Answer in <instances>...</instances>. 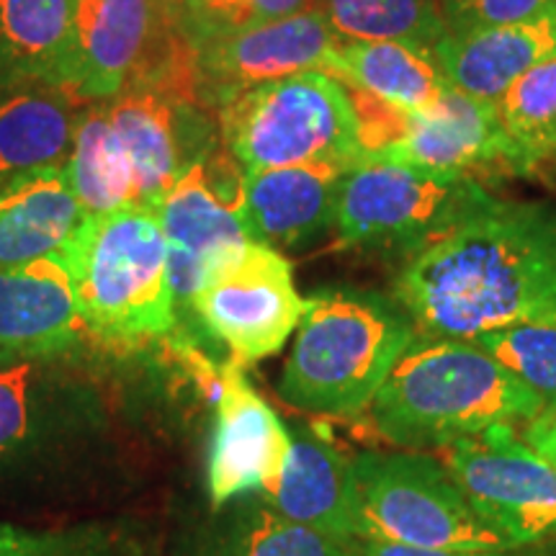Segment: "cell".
<instances>
[{
	"label": "cell",
	"instance_id": "obj_1",
	"mask_svg": "<svg viewBox=\"0 0 556 556\" xmlns=\"http://www.w3.org/2000/svg\"><path fill=\"white\" fill-rule=\"evenodd\" d=\"M392 296L441 338L556 319V206L490 197L400 263Z\"/></svg>",
	"mask_w": 556,
	"mask_h": 556
},
{
	"label": "cell",
	"instance_id": "obj_2",
	"mask_svg": "<svg viewBox=\"0 0 556 556\" xmlns=\"http://www.w3.org/2000/svg\"><path fill=\"white\" fill-rule=\"evenodd\" d=\"M111 413L80 358L0 364V505L75 497L114 446Z\"/></svg>",
	"mask_w": 556,
	"mask_h": 556
},
{
	"label": "cell",
	"instance_id": "obj_3",
	"mask_svg": "<svg viewBox=\"0 0 556 556\" xmlns=\"http://www.w3.org/2000/svg\"><path fill=\"white\" fill-rule=\"evenodd\" d=\"M544 400L475 340L417 332L368 415L394 448L443 451L495 426H523Z\"/></svg>",
	"mask_w": 556,
	"mask_h": 556
},
{
	"label": "cell",
	"instance_id": "obj_4",
	"mask_svg": "<svg viewBox=\"0 0 556 556\" xmlns=\"http://www.w3.org/2000/svg\"><path fill=\"white\" fill-rule=\"evenodd\" d=\"M60 255L90 343L119 356L168 343L178 299L168 240L152 208L86 214Z\"/></svg>",
	"mask_w": 556,
	"mask_h": 556
},
{
	"label": "cell",
	"instance_id": "obj_5",
	"mask_svg": "<svg viewBox=\"0 0 556 556\" xmlns=\"http://www.w3.org/2000/svg\"><path fill=\"white\" fill-rule=\"evenodd\" d=\"M417 332L407 309L381 291H317L296 328L278 397L319 417L366 413Z\"/></svg>",
	"mask_w": 556,
	"mask_h": 556
},
{
	"label": "cell",
	"instance_id": "obj_6",
	"mask_svg": "<svg viewBox=\"0 0 556 556\" xmlns=\"http://www.w3.org/2000/svg\"><path fill=\"white\" fill-rule=\"evenodd\" d=\"M222 142L242 170L343 165L368 155L351 88L323 70L263 83L219 103Z\"/></svg>",
	"mask_w": 556,
	"mask_h": 556
},
{
	"label": "cell",
	"instance_id": "obj_7",
	"mask_svg": "<svg viewBox=\"0 0 556 556\" xmlns=\"http://www.w3.org/2000/svg\"><path fill=\"white\" fill-rule=\"evenodd\" d=\"M197 80L173 0H75L60 88L78 103L111 101L137 83L189 88Z\"/></svg>",
	"mask_w": 556,
	"mask_h": 556
},
{
	"label": "cell",
	"instance_id": "obj_8",
	"mask_svg": "<svg viewBox=\"0 0 556 556\" xmlns=\"http://www.w3.org/2000/svg\"><path fill=\"white\" fill-rule=\"evenodd\" d=\"M356 539L417 548H513L475 510L443 467L422 451L353 456Z\"/></svg>",
	"mask_w": 556,
	"mask_h": 556
},
{
	"label": "cell",
	"instance_id": "obj_9",
	"mask_svg": "<svg viewBox=\"0 0 556 556\" xmlns=\"http://www.w3.org/2000/svg\"><path fill=\"white\" fill-rule=\"evenodd\" d=\"M490 197L475 176L368 155L340 180L332 229L338 245L371 250L402 263Z\"/></svg>",
	"mask_w": 556,
	"mask_h": 556
},
{
	"label": "cell",
	"instance_id": "obj_10",
	"mask_svg": "<svg viewBox=\"0 0 556 556\" xmlns=\"http://www.w3.org/2000/svg\"><path fill=\"white\" fill-rule=\"evenodd\" d=\"M201 325L240 366L276 356L294 336L307 299L276 248L248 240L208 263L189 299Z\"/></svg>",
	"mask_w": 556,
	"mask_h": 556
},
{
	"label": "cell",
	"instance_id": "obj_11",
	"mask_svg": "<svg viewBox=\"0 0 556 556\" xmlns=\"http://www.w3.org/2000/svg\"><path fill=\"white\" fill-rule=\"evenodd\" d=\"M475 510L518 552L556 554V467L516 433L495 426L441 454Z\"/></svg>",
	"mask_w": 556,
	"mask_h": 556
},
{
	"label": "cell",
	"instance_id": "obj_12",
	"mask_svg": "<svg viewBox=\"0 0 556 556\" xmlns=\"http://www.w3.org/2000/svg\"><path fill=\"white\" fill-rule=\"evenodd\" d=\"M245 170L232 155L212 148L180 176L152 208L170 250L173 291L189 304L208 263L250 238Z\"/></svg>",
	"mask_w": 556,
	"mask_h": 556
},
{
	"label": "cell",
	"instance_id": "obj_13",
	"mask_svg": "<svg viewBox=\"0 0 556 556\" xmlns=\"http://www.w3.org/2000/svg\"><path fill=\"white\" fill-rule=\"evenodd\" d=\"M201 99L137 83L106 101L109 119L135 176V206L155 208L173 184L214 148Z\"/></svg>",
	"mask_w": 556,
	"mask_h": 556
},
{
	"label": "cell",
	"instance_id": "obj_14",
	"mask_svg": "<svg viewBox=\"0 0 556 556\" xmlns=\"http://www.w3.org/2000/svg\"><path fill=\"white\" fill-rule=\"evenodd\" d=\"M245 366L214 368V435L206 486L212 505L225 507L245 495H268L287 469L291 430L250 384Z\"/></svg>",
	"mask_w": 556,
	"mask_h": 556
},
{
	"label": "cell",
	"instance_id": "obj_15",
	"mask_svg": "<svg viewBox=\"0 0 556 556\" xmlns=\"http://www.w3.org/2000/svg\"><path fill=\"white\" fill-rule=\"evenodd\" d=\"M340 39L319 9L214 34L193 45L201 99L225 103L263 83L328 67Z\"/></svg>",
	"mask_w": 556,
	"mask_h": 556
},
{
	"label": "cell",
	"instance_id": "obj_16",
	"mask_svg": "<svg viewBox=\"0 0 556 556\" xmlns=\"http://www.w3.org/2000/svg\"><path fill=\"white\" fill-rule=\"evenodd\" d=\"M88 343L60 253L0 270V364L80 358Z\"/></svg>",
	"mask_w": 556,
	"mask_h": 556
},
{
	"label": "cell",
	"instance_id": "obj_17",
	"mask_svg": "<svg viewBox=\"0 0 556 556\" xmlns=\"http://www.w3.org/2000/svg\"><path fill=\"white\" fill-rule=\"evenodd\" d=\"M371 157L464 176H475L479 170H507L505 137L495 103L454 86L433 106L413 114L400 111L392 139Z\"/></svg>",
	"mask_w": 556,
	"mask_h": 556
},
{
	"label": "cell",
	"instance_id": "obj_18",
	"mask_svg": "<svg viewBox=\"0 0 556 556\" xmlns=\"http://www.w3.org/2000/svg\"><path fill=\"white\" fill-rule=\"evenodd\" d=\"M343 165H289L245 170V219L250 238L270 248H304L328 235Z\"/></svg>",
	"mask_w": 556,
	"mask_h": 556
},
{
	"label": "cell",
	"instance_id": "obj_19",
	"mask_svg": "<svg viewBox=\"0 0 556 556\" xmlns=\"http://www.w3.org/2000/svg\"><path fill=\"white\" fill-rule=\"evenodd\" d=\"M433 52L451 86L495 103L520 75L556 58V11L516 24L448 34Z\"/></svg>",
	"mask_w": 556,
	"mask_h": 556
},
{
	"label": "cell",
	"instance_id": "obj_20",
	"mask_svg": "<svg viewBox=\"0 0 556 556\" xmlns=\"http://www.w3.org/2000/svg\"><path fill=\"white\" fill-rule=\"evenodd\" d=\"M278 516L325 536L351 541L353 526V456L312 428L291 433V454L281 479L268 495H258Z\"/></svg>",
	"mask_w": 556,
	"mask_h": 556
},
{
	"label": "cell",
	"instance_id": "obj_21",
	"mask_svg": "<svg viewBox=\"0 0 556 556\" xmlns=\"http://www.w3.org/2000/svg\"><path fill=\"white\" fill-rule=\"evenodd\" d=\"M86 217L65 165H50L0 184V270L34 263L70 240Z\"/></svg>",
	"mask_w": 556,
	"mask_h": 556
},
{
	"label": "cell",
	"instance_id": "obj_22",
	"mask_svg": "<svg viewBox=\"0 0 556 556\" xmlns=\"http://www.w3.org/2000/svg\"><path fill=\"white\" fill-rule=\"evenodd\" d=\"M325 73L402 114L433 106L451 88L433 50L402 41H340Z\"/></svg>",
	"mask_w": 556,
	"mask_h": 556
},
{
	"label": "cell",
	"instance_id": "obj_23",
	"mask_svg": "<svg viewBox=\"0 0 556 556\" xmlns=\"http://www.w3.org/2000/svg\"><path fill=\"white\" fill-rule=\"evenodd\" d=\"M78 111L73 96L45 83L0 90V184L65 165Z\"/></svg>",
	"mask_w": 556,
	"mask_h": 556
},
{
	"label": "cell",
	"instance_id": "obj_24",
	"mask_svg": "<svg viewBox=\"0 0 556 556\" xmlns=\"http://www.w3.org/2000/svg\"><path fill=\"white\" fill-rule=\"evenodd\" d=\"M75 0H0V90L60 88Z\"/></svg>",
	"mask_w": 556,
	"mask_h": 556
},
{
	"label": "cell",
	"instance_id": "obj_25",
	"mask_svg": "<svg viewBox=\"0 0 556 556\" xmlns=\"http://www.w3.org/2000/svg\"><path fill=\"white\" fill-rule=\"evenodd\" d=\"M208 528L197 556H358L353 539H332L278 516L258 495L229 503Z\"/></svg>",
	"mask_w": 556,
	"mask_h": 556
},
{
	"label": "cell",
	"instance_id": "obj_26",
	"mask_svg": "<svg viewBox=\"0 0 556 556\" xmlns=\"http://www.w3.org/2000/svg\"><path fill=\"white\" fill-rule=\"evenodd\" d=\"M65 173L86 214L135 206V176L122 139L109 119L106 101L86 103L78 111Z\"/></svg>",
	"mask_w": 556,
	"mask_h": 556
},
{
	"label": "cell",
	"instance_id": "obj_27",
	"mask_svg": "<svg viewBox=\"0 0 556 556\" xmlns=\"http://www.w3.org/2000/svg\"><path fill=\"white\" fill-rule=\"evenodd\" d=\"M505 137V168L533 176L556 160V58L507 86L495 101Z\"/></svg>",
	"mask_w": 556,
	"mask_h": 556
},
{
	"label": "cell",
	"instance_id": "obj_28",
	"mask_svg": "<svg viewBox=\"0 0 556 556\" xmlns=\"http://www.w3.org/2000/svg\"><path fill=\"white\" fill-rule=\"evenodd\" d=\"M340 41H402L435 50L448 37L441 0H319Z\"/></svg>",
	"mask_w": 556,
	"mask_h": 556
},
{
	"label": "cell",
	"instance_id": "obj_29",
	"mask_svg": "<svg viewBox=\"0 0 556 556\" xmlns=\"http://www.w3.org/2000/svg\"><path fill=\"white\" fill-rule=\"evenodd\" d=\"M142 533L127 523L86 520L70 526H21L0 520V556H144Z\"/></svg>",
	"mask_w": 556,
	"mask_h": 556
},
{
	"label": "cell",
	"instance_id": "obj_30",
	"mask_svg": "<svg viewBox=\"0 0 556 556\" xmlns=\"http://www.w3.org/2000/svg\"><path fill=\"white\" fill-rule=\"evenodd\" d=\"M475 343L503 361L544 400V405H556V319L490 332Z\"/></svg>",
	"mask_w": 556,
	"mask_h": 556
},
{
	"label": "cell",
	"instance_id": "obj_31",
	"mask_svg": "<svg viewBox=\"0 0 556 556\" xmlns=\"http://www.w3.org/2000/svg\"><path fill=\"white\" fill-rule=\"evenodd\" d=\"M448 34L516 24L556 11V0H441Z\"/></svg>",
	"mask_w": 556,
	"mask_h": 556
},
{
	"label": "cell",
	"instance_id": "obj_32",
	"mask_svg": "<svg viewBox=\"0 0 556 556\" xmlns=\"http://www.w3.org/2000/svg\"><path fill=\"white\" fill-rule=\"evenodd\" d=\"M191 45L250 24V0H173Z\"/></svg>",
	"mask_w": 556,
	"mask_h": 556
},
{
	"label": "cell",
	"instance_id": "obj_33",
	"mask_svg": "<svg viewBox=\"0 0 556 556\" xmlns=\"http://www.w3.org/2000/svg\"><path fill=\"white\" fill-rule=\"evenodd\" d=\"M353 548L358 556H536L518 548H417L371 539H353Z\"/></svg>",
	"mask_w": 556,
	"mask_h": 556
},
{
	"label": "cell",
	"instance_id": "obj_34",
	"mask_svg": "<svg viewBox=\"0 0 556 556\" xmlns=\"http://www.w3.org/2000/svg\"><path fill=\"white\" fill-rule=\"evenodd\" d=\"M520 438L556 467V405H546L539 415L523 422L520 426Z\"/></svg>",
	"mask_w": 556,
	"mask_h": 556
},
{
	"label": "cell",
	"instance_id": "obj_35",
	"mask_svg": "<svg viewBox=\"0 0 556 556\" xmlns=\"http://www.w3.org/2000/svg\"><path fill=\"white\" fill-rule=\"evenodd\" d=\"M317 3L319 0H250V24L294 16V13L317 9Z\"/></svg>",
	"mask_w": 556,
	"mask_h": 556
}]
</instances>
